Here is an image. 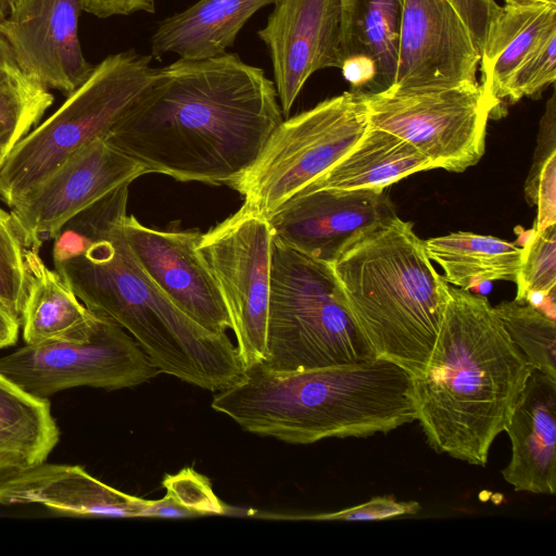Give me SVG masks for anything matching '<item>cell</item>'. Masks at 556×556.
Returning a JSON list of instances; mask_svg holds the SVG:
<instances>
[{"label": "cell", "instance_id": "277c9868", "mask_svg": "<svg viewBox=\"0 0 556 556\" xmlns=\"http://www.w3.org/2000/svg\"><path fill=\"white\" fill-rule=\"evenodd\" d=\"M413 380L380 357L292 371L258 363L219 390L211 406L248 432L291 444L364 438L416 420Z\"/></svg>", "mask_w": 556, "mask_h": 556}, {"label": "cell", "instance_id": "9a60e30c", "mask_svg": "<svg viewBox=\"0 0 556 556\" xmlns=\"http://www.w3.org/2000/svg\"><path fill=\"white\" fill-rule=\"evenodd\" d=\"M395 216L384 189H314L293 195L267 220L275 241L331 264L362 235Z\"/></svg>", "mask_w": 556, "mask_h": 556}, {"label": "cell", "instance_id": "cb8c5ba5", "mask_svg": "<svg viewBox=\"0 0 556 556\" xmlns=\"http://www.w3.org/2000/svg\"><path fill=\"white\" fill-rule=\"evenodd\" d=\"M429 169H434L433 165L410 143L368 124L355 146L301 191L386 189L414 173Z\"/></svg>", "mask_w": 556, "mask_h": 556}, {"label": "cell", "instance_id": "4dcf8cb0", "mask_svg": "<svg viewBox=\"0 0 556 556\" xmlns=\"http://www.w3.org/2000/svg\"><path fill=\"white\" fill-rule=\"evenodd\" d=\"M53 96L31 76L22 73L0 81V127L25 132L37 125Z\"/></svg>", "mask_w": 556, "mask_h": 556}, {"label": "cell", "instance_id": "b9f144b4", "mask_svg": "<svg viewBox=\"0 0 556 556\" xmlns=\"http://www.w3.org/2000/svg\"><path fill=\"white\" fill-rule=\"evenodd\" d=\"M552 1L556 2V0H552Z\"/></svg>", "mask_w": 556, "mask_h": 556}, {"label": "cell", "instance_id": "9c48e42d", "mask_svg": "<svg viewBox=\"0 0 556 556\" xmlns=\"http://www.w3.org/2000/svg\"><path fill=\"white\" fill-rule=\"evenodd\" d=\"M364 96L368 124L410 143L434 168L460 173L482 157L492 109L479 81Z\"/></svg>", "mask_w": 556, "mask_h": 556}, {"label": "cell", "instance_id": "5b68a950", "mask_svg": "<svg viewBox=\"0 0 556 556\" xmlns=\"http://www.w3.org/2000/svg\"><path fill=\"white\" fill-rule=\"evenodd\" d=\"M330 265L374 355L420 376L438 337L448 283L413 224L396 215L353 241Z\"/></svg>", "mask_w": 556, "mask_h": 556}, {"label": "cell", "instance_id": "3957f363", "mask_svg": "<svg viewBox=\"0 0 556 556\" xmlns=\"http://www.w3.org/2000/svg\"><path fill=\"white\" fill-rule=\"evenodd\" d=\"M532 370L489 300L448 285L429 361L413 377L416 420L429 445L485 466Z\"/></svg>", "mask_w": 556, "mask_h": 556}, {"label": "cell", "instance_id": "7c38bea8", "mask_svg": "<svg viewBox=\"0 0 556 556\" xmlns=\"http://www.w3.org/2000/svg\"><path fill=\"white\" fill-rule=\"evenodd\" d=\"M144 174L104 138L93 140L10 207L26 248L39 251L73 216Z\"/></svg>", "mask_w": 556, "mask_h": 556}, {"label": "cell", "instance_id": "d590c367", "mask_svg": "<svg viewBox=\"0 0 556 556\" xmlns=\"http://www.w3.org/2000/svg\"><path fill=\"white\" fill-rule=\"evenodd\" d=\"M154 8V0H83V10L101 18L138 11L153 13Z\"/></svg>", "mask_w": 556, "mask_h": 556}, {"label": "cell", "instance_id": "d6a6232c", "mask_svg": "<svg viewBox=\"0 0 556 556\" xmlns=\"http://www.w3.org/2000/svg\"><path fill=\"white\" fill-rule=\"evenodd\" d=\"M162 483L167 495L199 517L228 511V507L215 495L210 480L190 467L175 475H166Z\"/></svg>", "mask_w": 556, "mask_h": 556}, {"label": "cell", "instance_id": "ba28073f", "mask_svg": "<svg viewBox=\"0 0 556 556\" xmlns=\"http://www.w3.org/2000/svg\"><path fill=\"white\" fill-rule=\"evenodd\" d=\"M367 127L364 94L351 90L326 99L283 119L253 164L227 186L268 218L345 155Z\"/></svg>", "mask_w": 556, "mask_h": 556}, {"label": "cell", "instance_id": "603a6c76", "mask_svg": "<svg viewBox=\"0 0 556 556\" xmlns=\"http://www.w3.org/2000/svg\"><path fill=\"white\" fill-rule=\"evenodd\" d=\"M26 266L28 289L21 316L25 343L88 339L96 314L80 302L56 270L46 266L38 251L26 250Z\"/></svg>", "mask_w": 556, "mask_h": 556}, {"label": "cell", "instance_id": "ab89813d", "mask_svg": "<svg viewBox=\"0 0 556 556\" xmlns=\"http://www.w3.org/2000/svg\"><path fill=\"white\" fill-rule=\"evenodd\" d=\"M25 136L26 134L23 131L8 127H0V168L2 167L11 150Z\"/></svg>", "mask_w": 556, "mask_h": 556}, {"label": "cell", "instance_id": "2e32d148", "mask_svg": "<svg viewBox=\"0 0 556 556\" xmlns=\"http://www.w3.org/2000/svg\"><path fill=\"white\" fill-rule=\"evenodd\" d=\"M124 231L140 267L184 314L215 333L231 329L218 285L198 252L200 232L157 230L134 215H127Z\"/></svg>", "mask_w": 556, "mask_h": 556}, {"label": "cell", "instance_id": "484cf974", "mask_svg": "<svg viewBox=\"0 0 556 556\" xmlns=\"http://www.w3.org/2000/svg\"><path fill=\"white\" fill-rule=\"evenodd\" d=\"M425 249L444 271V280L469 290L495 280L516 282L522 249L502 239L468 231L430 238Z\"/></svg>", "mask_w": 556, "mask_h": 556}, {"label": "cell", "instance_id": "52a82bcc", "mask_svg": "<svg viewBox=\"0 0 556 556\" xmlns=\"http://www.w3.org/2000/svg\"><path fill=\"white\" fill-rule=\"evenodd\" d=\"M151 55L105 58L42 124L11 150L0 168V199L10 207L73 154L105 138L152 79Z\"/></svg>", "mask_w": 556, "mask_h": 556}, {"label": "cell", "instance_id": "f1b7e54d", "mask_svg": "<svg viewBox=\"0 0 556 556\" xmlns=\"http://www.w3.org/2000/svg\"><path fill=\"white\" fill-rule=\"evenodd\" d=\"M516 301L528 302L541 309L547 300H554L556 285V227L534 230L521 251V263L516 279Z\"/></svg>", "mask_w": 556, "mask_h": 556}, {"label": "cell", "instance_id": "83f0119b", "mask_svg": "<svg viewBox=\"0 0 556 556\" xmlns=\"http://www.w3.org/2000/svg\"><path fill=\"white\" fill-rule=\"evenodd\" d=\"M525 198L536 206L533 230L556 223V94L548 99L540 122L532 165L525 182Z\"/></svg>", "mask_w": 556, "mask_h": 556}, {"label": "cell", "instance_id": "4316f807", "mask_svg": "<svg viewBox=\"0 0 556 556\" xmlns=\"http://www.w3.org/2000/svg\"><path fill=\"white\" fill-rule=\"evenodd\" d=\"M493 308L531 367L556 379L555 319L532 304L516 300L503 301Z\"/></svg>", "mask_w": 556, "mask_h": 556}, {"label": "cell", "instance_id": "8d00e7d4", "mask_svg": "<svg viewBox=\"0 0 556 556\" xmlns=\"http://www.w3.org/2000/svg\"><path fill=\"white\" fill-rule=\"evenodd\" d=\"M141 517L192 518L199 515L166 494L161 500L148 501Z\"/></svg>", "mask_w": 556, "mask_h": 556}, {"label": "cell", "instance_id": "8992f818", "mask_svg": "<svg viewBox=\"0 0 556 556\" xmlns=\"http://www.w3.org/2000/svg\"><path fill=\"white\" fill-rule=\"evenodd\" d=\"M371 357L331 265L273 239L266 358L261 364L292 371Z\"/></svg>", "mask_w": 556, "mask_h": 556}, {"label": "cell", "instance_id": "e575fe53", "mask_svg": "<svg viewBox=\"0 0 556 556\" xmlns=\"http://www.w3.org/2000/svg\"><path fill=\"white\" fill-rule=\"evenodd\" d=\"M457 11L481 51L490 22L500 8L495 0H447Z\"/></svg>", "mask_w": 556, "mask_h": 556}, {"label": "cell", "instance_id": "ac0fdd59", "mask_svg": "<svg viewBox=\"0 0 556 556\" xmlns=\"http://www.w3.org/2000/svg\"><path fill=\"white\" fill-rule=\"evenodd\" d=\"M148 500L121 492L83 467L47 464L0 476V504L46 506L75 517H141Z\"/></svg>", "mask_w": 556, "mask_h": 556}, {"label": "cell", "instance_id": "8fae6325", "mask_svg": "<svg viewBox=\"0 0 556 556\" xmlns=\"http://www.w3.org/2000/svg\"><path fill=\"white\" fill-rule=\"evenodd\" d=\"M271 245L267 218L244 203L201 233L198 244L224 298L244 369L266 358Z\"/></svg>", "mask_w": 556, "mask_h": 556}, {"label": "cell", "instance_id": "5bb4252c", "mask_svg": "<svg viewBox=\"0 0 556 556\" xmlns=\"http://www.w3.org/2000/svg\"><path fill=\"white\" fill-rule=\"evenodd\" d=\"M83 0H0V34L21 70L71 96L92 74L78 37Z\"/></svg>", "mask_w": 556, "mask_h": 556}, {"label": "cell", "instance_id": "7402d4cb", "mask_svg": "<svg viewBox=\"0 0 556 556\" xmlns=\"http://www.w3.org/2000/svg\"><path fill=\"white\" fill-rule=\"evenodd\" d=\"M277 0H199L162 21L151 39V56L168 53L203 60L226 52L248 20Z\"/></svg>", "mask_w": 556, "mask_h": 556}, {"label": "cell", "instance_id": "60d3db41", "mask_svg": "<svg viewBox=\"0 0 556 556\" xmlns=\"http://www.w3.org/2000/svg\"><path fill=\"white\" fill-rule=\"evenodd\" d=\"M542 2H554V1H552V0H504V4L517 5V7L532 5V4L542 3Z\"/></svg>", "mask_w": 556, "mask_h": 556}, {"label": "cell", "instance_id": "ffe728a7", "mask_svg": "<svg viewBox=\"0 0 556 556\" xmlns=\"http://www.w3.org/2000/svg\"><path fill=\"white\" fill-rule=\"evenodd\" d=\"M404 0H341L344 78L352 91L372 94L395 78Z\"/></svg>", "mask_w": 556, "mask_h": 556}, {"label": "cell", "instance_id": "4fadbf2b", "mask_svg": "<svg viewBox=\"0 0 556 556\" xmlns=\"http://www.w3.org/2000/svg\"><path fill=\"white\" fill-rule=\"evenodd\" d=\"M480 51L447 0H404L396 73L387 89L406 92L475 84Z\"/></svg>", "mask_w": 556, "mask_h": 556}, {"label": "cell", "instance_id": "6da1fadb", "mask_svg": "<svg viewBox=\"0 0 556 556\" xmlns=\"http://www.w3.org/2000/svg\"><path fill=\"white\" fill-rule=\"evenodd\" d=\"M282 117L264 71L225 52L155 70L104 139L147 174L227 186L253 164Z\"/></svg>", "mask_w": 556, "mask_h": 556}, {"label": "cell", "instance_id": "e0dca14e", "mask_svg": "<svg viewBox=\"0 0 556 556\" xmlns=\"http://www.w3.org/2000/svg\"><path fill=\"white\" fill-rule=\"evenodd\" d=\"M257 31L271 58L283 116L317 71L342 66L341 0H277Z\"/></svg>", "mask_w": 556, "mask_h": 556}, {"label": "cell", "instance_id": "74e56055", "mask_svg": "<svg viewBox=\"0 0 556 556\" xmlns=\"http://www.w3.org/2000/svg\"><path fill=\"white\" fill-rule=\"evenodd\" d=\"M22 73L9 42L0 34V81Z\"/></svg>", "mask_w": 556, "mask_h": 556}, {"label": "cell", "instance_id": "1f68e13d", "mask_svg": "<svg viewBox=\"0 0 556 556\" xmlns=\"http://www.w3.org/2000/svg\"><path fill=\"white\" fill-rule=\"evenodd\" d=\"M556 78V31L543 39L506 83L502 105L540 94Z\"/></svg>", "mask_w": 556, "mask_h": 556}, {"label": "cell", "instance_id": "30bf717a", "mask_svg": "<svg viewBox=\"0 0 556 556\" xmlns=\"http://www.w3.org/2000/svg\"><path fill=\"white\" fill-rule=\"evenodd\" d=\"M0 372L41 399L75 387L131 388L160 374L126 330L99 314L85 341L26 344L0 357Z\"/></svg>", "mask_w": 556, "mask_h": 556}, {"label": "cell", "instance_id": "f546056e", "mask_svg": "<svg viewBox=\"0 0 556 556\" xmlns=\"http://www.w3.org/2000/svg\"><path fill=\"white\" fill-rule=\"evenodd\" d=\"M26 250L11 212L0 207V307L20 325L28 289Z\"/></svg>", "mask_w": 556, "mask_h": 556}, {"label": "cell", "instance_id": "7a4b0ae2", "mask_svg": "<svg viewBox=\"0 0 556 556\" xmlns=\"http://www.w3.org/2000/svg\"><path fill=\"white\" fill-rule=\"evenodd\" d=\"M123 185L68 219L53 238L56 273L92 313L126 330L160 372L208 391L236 382L244 368L225 333L184 314L132 255L124 225Z\"/></svg>", "mask_w": 556, "mask_h": 556}, {"label": "cell", "instance_id": "f35d334b", "mask_svg": "<svg viewBox=\"0 0 556 556\" xmlns=\"http://www.w3.org/2000/svg\"><path fill=\"white\" fill-rule=\"evenodd\" d=\"M20 323L0 307V349L16 343Z\"/></svg>", "mask_w": 556, "mask_h": 556}, {"label": "cell", "instance_id": "d6986e66", "mask_svg": "<svg viewBox=\"0 0 556 556\" xmlns=\"http://www.w3.org/2000/svg\"><path fill=\"white\" fill-rule=\"evenodd\" d=\"M511 456L502 470L517 492H556V379L533 369L505 428Z\"/></svg>", "mask_w": 556, "mask_h": 556}, {"label": "cell", "instance_id": "836d02e7", "mask_svg": "<svg viewBox=\"0 0 556 556\" xmlns=\"http://www.w3.org/2000/svg\"><path fill=\"white\" fill-rule=\"evenodd\" d=\"M420 505L417 502H399L391 496H376L369 501L344 508L334 513H323L304 516H270L286 519H303V520H342V521H376L394 518L403 515L417 514Z\"/></svg>", "mask_w": 556, "mask_h": 556}, {"label": "cell", "instance_id": "44dd1931", "mask_svg": "<svg viewBox=\"0 0 556 556\" xmlns=\"http://www.w3.org/2000/svg\"><path fill=\"white\" fill-rule=\"evenodd\" d=\"M556 31V3L500 5L480 51V85L492 117L504 114L502 93L516 68L548 35Z\"/></svg>", "mask_w": 556, "mask_h": 556}, {"label": "cell", "instance_id": "d4e9b609", "mask_svg": "<svg viewBox=\"0 0 556 556\" xmlns=\"http://www.w3.org/2000/svg\"><path fill=\"white\" fill-rule=\"evenodd\" d=\"M59 439L50 402L0 372V476L46 462Z\"/></svg>", "mask_w": 556, "mask_h": 556}]
</instances>
